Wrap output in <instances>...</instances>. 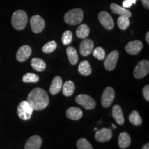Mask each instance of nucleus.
I'll list each match as a JSON object with an SVG mask.
<instances>
[{"label": "nucleus", "mask_w": 149, "mask_h": 149, "mask_svg": "<svg viewBox=\"0 0 149 149\" xmlns=\"http://www.w3.org/2000/svg\"><path fill=\"white\" fill-rule=\"evenodd\" d=\"M26 101L33 111H42L48 106L49 97L44 89L35 88L30 92Z\"/></svg>", "instance_id": "f257e3e1"}, {"label": "nucleus", "mask_w": 149, "mask_h": 149, "mask_svg": "<svg viewBox=\"0 0 149 149\" xmlns=\"http://www.w3.org/2000/svg\"><path fill=\"white\" fill-rule=\"evenodd\" d=\"M28 23V16L25 11L22 10H16L13 14L11 24L15 29L22 31L25 29Z\"/></svg>", "instance_id": "f03ea898"}, {"label": "nucleus", "mask_w": 149, "mask_h": 149, "mask_svg": "<svg viewBox=\"0 0 149 149\" xmlns=\"http://www.w3.org/2000/svg\"><path fill=\"white\" fill-rule=\"evenodd\" d=\"M84 19V12L80 8L72 9L66 13L64 15V21L66 24L75 26L81 23Z\"/></svg>", "instance_id": "7ed1b4c3"}, {"label": "nucleus", "mask_w": 149, "mask_h": 149, "mask_svg": "<svg viewBox=\"0 0 149 149\" xmlns=\"http://www.w3.org/2000/svg\"><path fill=\"white\" fill-rule=\"evenodd\" d=\"M33 109L27 101H22L17 107V115L22 120H29L32 116Z\"/></svg>", "instance_id": "20e7f679"}, {"label": "nucleus", "mask_w": 149, "mask_h": 149, "mask_svg": "<svg viewBox=\"0 0 149 149\" xmlns=\"http://www.w3.org/2000/svg\"><path fill=\"white\" fill-rule=\"evenodd\" d=\"M149 72V61L141 60L137 63L133 71V75L136 79H142Z\"/></svg>", "instance_id": "39448f33"}, {"label": "nucleus", "mask_w": 149, "mask_h": 149, "mask_svg": "<svg viewBox=\"0 0 149 149\" xmlns=\"http://www.w3.org/2000/svg\"><path fill=\"white\" fill-rule=\"evenodd\" d=\"M78 104L83 107L86 110H92L96 107V102L91 96L86 94H80L75 98Z\"/></svg>", "instance_id": "423d86ee"}, {"label": "nucleus", "mask_w": 149, "mask_h": 149, "mask_svg": "<svg viewBox=\"0 0 149 149\" xmlns=\"http://www.w3.org/2000/svg\"><path fill=\"white\" fill-rule=\"evenodd\" d=\"M115 99V91L112 87H107L102 93L101 103L102 107L109 108L113 104Z\"/></svg>", "instance_id": "0eeeda50"}, {"label": "nucleus", "mask_w": 149, "mask_h": 149, "mask_svg": "<svg viewBox=\"0 0 149 149\" xmlns=\"http://www.w3.org/2000/svg\"><path fill=\"white\" fill-rule=\"evenodd\" d=\"M119 57V52L117 51H113L106 57L105 61H104V67L106 70L111 71L115 68L117 65V60Z\"/></svg>", "instance_id": "6e6552de"}, {"label": "nucleus", "mask_w": 149, "mask_h": 149, "mask_svg": "<svg viewBox=\"0 0 149 149\" xmlns=\"http://www.w3.org/2000/svg\"><path fill=\"white\" fill-rule=\"evenodd\" d=\"M98 19L102 26L107 30H112L114 28V21L109 13L102 11L98 15Z\"/></svg>", "instance_id": "1a4fd4ad"}, {"label": "nucleus", "mask_w": 149, "mask_h": 149, "mask_svg": "<svg viewBox=\"0 0 149 149\" xmlns=\"http://www.w3.org/2000/svg\"><path fill=\"white\" fill-rule=\"evenodd\" d=\"M45 21L40 15H34L31 19V27L33 32L40 33L42 32L45 28Z\"/></svg>", "instance_id": "9d476101"}, {"label": "nucleus", "mask_w": 149, "mask_h": 149, "mask_svg": "<svg viewBox=\"0 0 149 149\" xmlns=\"http://www.w3.org/2000/svg\"><path fill=\"white\" fill-rule=\"evenodd\" d=\"M143 44L142 42L139 40L133 41V42H128L126 44L125 50L126 53L132 55H137L140 53L142 49Z\"/></svg>", "instance_id": "9b49d317"}, {"label": "nucleus", "mask_w": 149, "mask_h": 149, "mask_svg": "<svg viewBox=\"0 0 149 149\" xmlns=\"http://www.w3.org/2000/svg\"><path fill=\"white\" fill-rule=\"evenodd\" d=\"M94 48V43L90 39H84L81 42L79 46L80 54L84 57H87L92 53Z\"/></svg>", "instance_id": "f8f14e48"}, {"label": "nucleus", "mask_w": 149, "mask_h": 149, "mask_svg": "<svg viewBox=\"0 0 149 149\" xmlns=\"http://www.w3.org/2000/svg\"><path fill=\"white\" fill-rule=\"evenodd\" d=\"M112 136H113V133H112V130L111 129L103 128L102 129L97 130L95 134V138L100 142H106L112 138Z\"/></svg>", "instance_id": "ddd939ff"}, {"label": "nucleus", "mask_w": 149, "mask_h": 149, "mask_svg": "<svg viewBox=\"0 0 149 149\" xmlns=\"http://www.w3.org/2000/svg\"><path fill=\"white\" fill-rule=\"evenodd\" d=\"M32 53V49L29 45H24L19 48L16 54V58L19 62L26 61Z\"/></svg>", "instance_id": "4468645a"}, {"label": "nucleus", "mask_w": 149, "mask_h": 149, "mask_svg": "<svg viewBox=\"0 0 149 149\" xmlns=\"http://www.w3.org/2000/svg\"><path fill=\"white\" fill-rule=\"evenodd\" d=\"M42 144V139L39 135H33L28 139L26 143L25 149H40Z\"/></svg>", "instance_id": "2eb2a0df"}, {"label": "nucleus", "mask_w": 149, "mask_h": 149, "mask_svg": "<svg viewBox=\"0 0 149 149\" xmlns=\"http://www.w3.org/2000/svg\"><path fill=\"white\" fill-rule=\"evenodd\" d=\"M63 81L62 79L59 76H56L52 81L51 87H50V93L53 95L58 94L62 88Z\"/></svg>", "instance_id": "dca6fc26"}, {"label": "nucleus", "mask_w": 149, "mask_h": 149, "mask_svg": "<svg viewBox=\"0 0 149 149\" xmlns=\"http://www.w3.org/2000/svg\"><path fill=\"white\" fill-rule=\"evenodd\" d=\"M66 117L72 120H79L82 117L83 112L79 108L70 107L67 109Z\"/></svg>", "instance_id": "f3484780"}, {"label": "nucleus", "mask_w": 149, "mask_h": 149, "mask_svg": "<svg viewBox=\"0 0 149 149\" xmlns=\"http://www.w3.org/2000/svg\"><path fill=\"white\" fill-rule=\"evenodd\" d=\"M112 115L115 119V122L120 125H122L124 123V117L123 115V112L119 105H115L112 109Z\"/></svg>", "instance_id": "a211bd4d"}, {"label": "nucleus", "mask_w": 149, "mask_h": 149, "mask_svg": "<svg viewBox=\"0 0 149 149\" xmlns=\"http://www.w3.org/2000/svg\"><path fill=\"white\" fill-rule=\"evenodd\" d=\"M110 8H111V10L113 13L119 15L120 16H126L128 17H130L132 15L131 13L129 10L124 8V7L116 4V3H111L110 6Z\"/></svg>", "instance_id": "6ab92c4d"}, {"label": "nucleus", "mask_w": 149, "mask_h": 149, "mask_svg": "<svg viewBox=\"0 0 149 149\" xmlns=\"http://www.w3.org/2000/svg\"><path fill=\"white\" fill-rule=\"evenodd\" d=\"M130 137L126 132H122L120 134L118 138V144L121 148H126L130 144Z\"/></svg>", "instance_id": "aec40b11"}, {"label": "nucleus", "mask_w": 149, "mask_h": 149, "mask_svg": "<svg viewBox=\"0 0 149 149\" xmlns=\"http://www.w3.org/2000/svg\"><path fill=\"white\" fill-rule=\"evenodd\" d=\"M78 71L84 76H88L91 74L92 69H91V66L88 61L84 60L80 62L79 66H78Z\"/></svg>", "instance_id": "412c9836"}, {"label": "nucleus", "mask_w": 149, "mask_h": 149, "mask_svg": "<svg viewBox=\"0 0 149 149\" xmlns=\"http://www.w3.org/2000/svg\"><path fill=\"white\" fill-rule=\"evenodd\" d=\"M66 54L70 64L75 65L78 62V55L75 48L72 46H69L66 49Z\"/></svg>", "instance_id": "4be33fe9"}, {"label": "nucleus", "mask_w": 149, "mask_h": 149, "mask_svg": "<svg viewBox=\"0 0 149 149\" xmlns=\"http://www.w3.org/2000/svg\"><path fill=\"white\" fill-rule=\"evenodd\" d=\"M31 66L38 72H42L46 69V65L45 61L40 58H33L31 60Z\"/></svg>", "instance_id": "5701e85b"}, {"label": "nucleus", "mask_w": 149, "mask_h": 149, "mask_svg": "<svg viewBox=\"0 0 149 149\" xmlns=\"http://www.w3.org/2000/svg\"><path fill=\"white\" fill-rule=\"evenodd\" d=\"M74 84L72 81H67L62 86V93L66 97H70L73 94L74 92Z\"/></svg>", "instance_id": "b1692460"}, {"label": "nucleus", "mask_w": 149, "mask_h": 149, "mask_svg": "<svg viewBox=\"0 0 149 149\" xmlns=\"http://www.w3.org/2000/svg\"><path fill=\"white\" fill-rule=\"evenodd\" d=\"M89 33H90V29L86 24H81L76 31V35L79 39L86 38L89 35Z\"/></svg>", "instance_id": "393cba45"}, {"label": "nucleus", "mask_w": 149, "mask_h": 149, "mask_svg": "<svg viewBox=\"0 0 149 149\" xmlns=\"http://www.w3.org/2000/svg\"><path fill=\"white\" fill-rule=\"evenodd\" d=\"M129 121L134 126H139L142 124V120L137 111H133L129 115Z\"/></svg>", "instance_id": "a878e982"}, {"label": "nucleus", "mask_w": 149, "mask_h": 149, "mask_svg": "<svg viewBox=\"0 0 149 149\" xmlns=\"http://www.w3.org/2000/svg\"><path fill=\"white\" fill-rule=\"evenodd\" d=\"M130 25L129 17L126 16H120L117 19V26L121 30L124 31Z\"/></svg>", "instance_id": "bb28decb"}, {"label": "nucleus", "mask_w": 149, "mask_h": 149, "mask_svg": "<svg viewBox=\"0 0 149 149\" xmlns=\"http://www.w3.org/2000/svg\"><path fill=\"white\" fill-rule=\"evenodd\" d=\"M40 80V77L37 74L32 72H28L23 76L22 81L25 83H36Z\"/></svg>", "instance_id": "cd10ccee"}, {"label": "nucleus", "mask_w": 149, "mask_h": 149, "mask_svg": "<svg viewBox=\"0 0 149 149\" xmlns=\"http://www.w3.org/2000/svg\"><path fill=\"white\" fill-rule=\"evenodd\" d=\"M57 44L55 41H51V42L46 43L42 48V51L44 53H51L55 51L57 48Z\"/></svg>", "instance_id": "c85d7f7f"}, {"label": "nucleus", "mask_w": 149, "mask_h": 149, "mask_svg": "<svg viewBox=\"0 0 149 149\" xmlns=\"http://www.w3.org/2000/svg\"><path fill=\"white\" fill-rule=\"evenodd\" d=\"M93 57H95L99 60H103L106 57V52L100 46H98L92 51Z\"/></svg>", "instance_id": "c756f323"}, {"label": "nucleus", "mask_w": 149, "mask_h": 149, "mask_svg": "<svg viewBox=\"0 0 149 149\" xmlns=\"http://www.w3.org/2000/svg\"><path fill=\"white\" fill-rule=\"evenodd\" d=\"M78 149H93L92 145L85 138H80L77 141Z\"/></svg>", "instance_id": "7c9ffc66"}, {"label": "nucleus", "mask_w": 149, "mask_h": 149, "mask_svg": "<svg viewBox=\"0 0 149 149\" xmlns=\"http://www.w3.org/2000/svg\"><path fill=\"white\" fill-rule=\"evenodd\" d=\"M72 41V33L70 31H66L63 33L61 42L64 45H69Z\"/></svg>", "instance_id": "2f4dec72"}, {"label": "nucleus", "mask_w": 149, "mask_h": 149, "mask_svg": "<svg viewBox=\"0 0 149 149\" xmlns=\"http://www.w3.org/2000/svg\"><path fill=\"white\" fill-rule=\"evenodd\" d=\"M137 0H124L122 3V6L124 8H129L133 4H135Z\"/></svg>", "instance_id": "473e14b6"}, {"label": "nucleus", "mask_w": 149, "mask_h": 149, "mask_svg": "<svg viewBox=\"0 0 149 149\" xmlns=\"http://www.w3.org/2000/svg\"><path fill=\"white\" fill-rule=\"evenodd\" d=\"M142 93L145 100L148 102L149 101V86L148 85L145 86L144 88H143Z\"/></svg>", "instance_id": "72a5a7b5"}, {"label": "nucleus", "mask_w": 149, "mask_h": 149, "mask_svg": "<svg viewBox=\"0 0 149 149\" xmlns=\"http://www.w3.org/2000/svg\"><path fill=\"white\" fill-rule=\"evenodd\" d=\"M142 2L143 5H144V8L146 9L149 8V0H141Z\"/></svg>", "instance_id": "f704fd0d"}, {"label": "nucleus", "mask_w": 149, "mask_h": 149, "mask_svg": "<svg viewBox=\"0 0 149 149\" xmlns=\"http://www.w3.org/2000/svg\"><path fill=\"white\" fill-rule=\"evenodd\" d=\"M142 149H149V144H148V143H146V144H144L142 147Z\"/></svg>", "instance_id": "c9c22d12"}, {"label": "nucleus", "mask_w": 149, "mask_h": 149, "mask_svg": "<svg viewBox=\"0 0 149 149\" xmlns=\"http://www.w3.org/2000/svg\"><path fill=\"white\" fill-rule=\"evenodd\" d=\"M146 40L148 44H149V33L147 32L146 34Z\"/></svg>", "instance_id": "e433bc0d"}, {"label": "nucleus", "mask_w": 149, "mask_h": 149, "mask_svg": "<svg viewBox=\"0 0 149 149\" xmlns=\"http://www.w3.org/2000/svg\"><path fill=\"white\" fill-rule=\"evenodd\" d=\"M112 127L114 128H116V126H115V124H112Z\"/></svg>", "instance_id": "4c0bfd02"}, {"label": "nucleus", "mask_w": 149, "mask_h": 149, "mask_svg": "<svg viewBox=\"0 0 149 149\" xmlns=\"http://www.w3.org/2000/svg\"><path fill=\"white\" fill-rule=\"evenodd\" d=\"M94 130H97V128H94Z\"/></svg>", "instance_id": "58836bf2"}]
</instances>
